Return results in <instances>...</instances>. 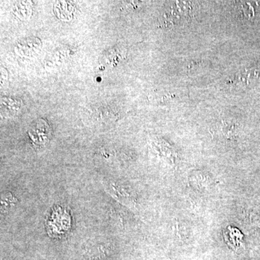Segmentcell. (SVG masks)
Instances as JSON below:
<instances>
[{
    "label": "cell",
    "instance_id": "4",
    "mask_svg": "<svg viewBox=\"0 0 260 260\" xmlns=\"http://www.w3.org/2000/svg\"><path fill=\"white\" fill-rule=\"evenodd\" d=\"M1 211L9 212L10 209L16 206V199L10 193H4L1 196Z\"/></svg>",
    "mask_w": 260,
    "mask_h": 260
},
{
    "label": "cell",
    "instance_id": "3",
    "mask_svg": "<svg viewBox=\"0 0 260 260\" xmlns=\"http://www.w3.org/2000/svg\"><path fill=\"white\" fill-rule=\"evenodd\" d=\"M224 234H225L224 235L225 239L228 242V245L234 248L240 247L242 243L243 235L239 230L229 227Z\"/></svg>",
    "mask_w": 260,
    "mask_h": 260
},
{
    "label": "cell",
    "instance_id": "2",
    "mask_svg": "<svg viewBox=\"0 0 260 260\" xmlns=\"http://www.w3.org/2000/svg\"><path fill=\"white\" fill-rule=\"evenodd\" d=\"M29 134L31 140L34 144L37 145H44L50 139V130L46 124H37L30 130Z\"/></svg>",
    "mask_w": 260,
    "mask_h": 260
},
{
    "label": "cell",
    "instance_id": "1",
    "mask_svg": "<svg viewBox=\"0 0 260 260\" xmlns=\"http://www.w3.org/2000/svg\"><path fill=\"white\" fill-rule=\"evenodd\" d=\"M47 225L50 234L55 236L65 234L69 230L70 218L67 211L62 208H57L52 212Z\"/></svg>",
    "mask_w": 260,
    "mask_h": 260
}]
</instances>
